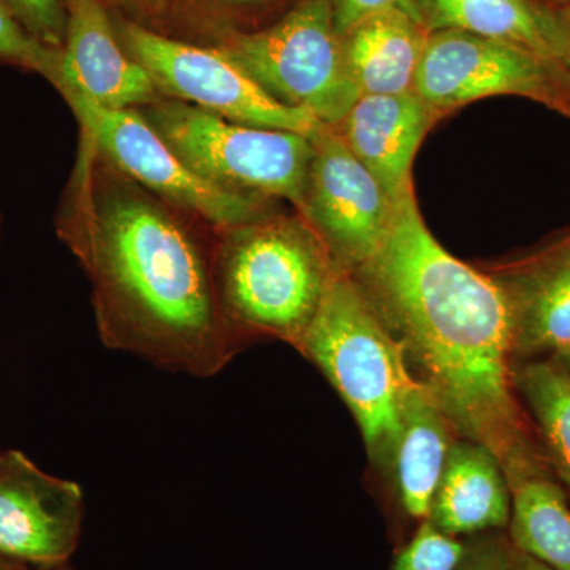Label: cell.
<instances>
[{
	"label": "cell",
	"mask_w": 570,
	"mask_h": 570,
	"mask_svg": "<svg viewBox=\"0 0 570 570\" xmlns=\"http://www.w3.org/2000/svg\"><path fill=\"white\" fill-rule=\"evenodd\" d=\"M487 273L508 302L513 362L553 358L570 347V235Z\"/></svg>",
	"instance_id": "4fadbf2b"
},
{
	"label": "cell",
	"mask_w": 570,
	"mask_h": 570,
	"mask_svg": "<svg viewBox=\"0 0 570 570\" xmlns=\"http://www.w3.org/2000/svg\"><path fill=\"white\" fill-rule=\"evenodd\" d=\"M466 547L468 539L444 534L426 520L396 551L392 570H459Z\"/></svg>",
	"instance_id": "7402d4cb"
},
{
	"label": "cell",
	"mask_w": 570,
	"mask_h": 570,
	"mask_svg": "<svg viewBox=\"0 0 570 570\" xmlns=\"http://www.w3.org/2000/svg\"><path fill=\"white\" fill-rule=\"evenodd\" d=\"M0 570H36L29 568V566L20 564V562L7 560V558L0 557Z\"/></svg>",
	"instance_id": "f1b7e54d"
},
{
	"label": "cell",
	"mask_w": 570,
	"mask_h": 570,
	"mask_svg": "<svg viewBox=\"0 0 570 570\" xmlns=\"http://www.w3.org/2000/svg\"><path fill=\"white\" fill-rule=\"evenodd\" d=\"M40 570H73V569H70L69 564H66V566H59V568L40 569Z\"/></svg>",
	"instance_id": "1f68e13d"
},
{
	"label": "cell",
	"mask_w": 570,
	"mask_h": 570,
	"mask_svg": "<svg viewBox=\"0 0 570 570\" xmlns=\"http://www.w3.org/2000/svg\"><path fill=\"white\" fill-rule=\"evenodd\" d=\"M126 51L148 71L165 99L189 104L228 121L313 137L321 121L269 97L219 48L168 39L132 21L116 26Z\"/></svg>",
	"instance_id": "ba28073f"
},
{
	"label": "cell",
	"mask_w": 570,
	"mask_h": 570,
	"mask_svg": "<svg viewBox=\"0 0 570 570\" xmlns=\"http://www.w3.org/2000/svg\"><path fill=\"white\" fill-rule=\"evenodd\" d=\"M32 37L47 47L62 50L66 41L67 0H0Z\"/></svg>",
	"instance_id": "603a6c76"
},
{
	"label": "cell",
	"mask_w": 570,
	"mask_h": 570,
	"mask_svg": "<svg viewBox=\"0 0 570 570\" xmlns=\"http://www.w3.org/2000/svg\"><path fill=\"white\" fill-rule=\"evenodd\" d=\"M441 118L414 91L360 96L335 130L395 204L414 194L412 165Z\"/></svg>",
	"instance_id": "5bb4252c"
},
{
	"label": "cell",
	"mask_w": 570,
	"mask_h": 570,
	"mask_svg": "<svg viewBox=\"0 0 570 570\" xmlns=\"http://www.w3.org/2000/svg\"><path fill=\"white\" fill-rule=\"evenodd\" d=\"M56 230L91 284L105 347L198 379L245 347L217 294L216 230L121 174L81 135Z\"/></svg>",
	"instance_id": "6da1fadb"
},
{
	"label": "cell",
	"mask_w": 570,
	"mask_h": 570,
	"mask_svg": "<svg viewBox=\"0 0 570 570\" xmlns=\"http://www.w3.org/2000/svg\"><path fill=\"white\" fill-rule=\"evenodd\" d=\"M190 170L228 193L298 208L313 160L311 137L228 121L160 97L138 108Z\"/></svg>",
	"instance_id": "5b68a950"
},
{
	"label": "cell",
	"mask_w": 570,
	"mask_h": 570,
	"mask_svg": "<svg viewBox=\"0 0 570 570\" xmlns=\"http://www.w3.org/2000/svg\"><path fill=\"white\" fill-rule=\"evenodd\" d=\"M330 3H332L333 21L340 37L354 28L356 22L382 11H404L423 24L417 0H330Z\"/></svg>",
	"instance_id": "d4e9b609"
},
{
	"label": "cell",
	"mask_w": 570,
	"mask_h": 570,
	"mask_svg": "<svg viewBox=\"0 0 570 570\" xmlns=\"http://www.w3.org/2000/svg\"><path fill=\"white\" fill-rule=\"evenodd\" d=\"M517 395L570 499V373L551 358L513 362Z\"/></svg>",
	"instance_id": "ffe728a7"
},
{
	"label": "cell",
	"mask_w": 570,
	"mask_h": 570,
	"mask_svg": "<svg viewBox=\"0 0 570 570\" xmlns=\"http://www.w3.org/2000/svg\"><path fill=\"white\" fill-rule=\"evenodd\" d=\"M509 570H553L549 566L543 564L530 554L523 553V551L517 550L513 547L512 562H510Z\"/></svg>",
	"instance_id": "83f0119b"
},
{
	"label": "cell",
	"mask_w": 570,
	"mask_h": 570,
	"mask_svg": "<svg viewBox=\"0 0 570 570\" xmlns=\"http://www.w3.org/2000/svg\"><path fill=\"white\" fill-rule=\"evenodd\" d=\"M554 362L560 363L562 367H566V370L570 373V347L566 348V351H562L561 354L554 355L553 358Z\"/></svg>",
	"instance_id": "4dcf8cb0"
},
{
	"label": "cell",
	"mask_w": 570,
	"mask_h": 570,
	"mask_svg": "<svg viewBox=\"0 0 570 570\" xmlns=\"http://www.w3.org/2000/svg\"><path fill=\"white\" fill-rule=\"evenodd\" d=\"M108 2L121 6L137 17L151 18L163 13L168 0H108Z\"/></svg>",
	"instance_id": "484cf974"
},
{
	"label": "cell",
	"mask_w": 570,
	"mask_h": 570,
	"mask_svg": "<svg viewBox=\"0 0 570 570\" xmlns=\"http://www.w3.org/2000/svg\"><path fill=\"white\" fill-rule=\"evenodd\" d=\"M85 497L20 450L0 453V557L29 568L69 564L80 543Z\"/></svg>",
	"instance_id": "8fae6325"
},
{
	"label": "cell",
	"mask_w": 570,
	"mask_h": 570,
	"mask_svg": "<svg viewBox=\"0 0 570 570\" xmlns=\"http://www.w3.org/2000/svg\"><path fill=\"white\" fill-rule=\"evenodd\" d=\"M0 61L33 71L58 89L61 82V50L47 47L22 28L0 2Z\"/></svg>",
	"instance_id": "44dd1931"
},
{
	"label": "cell",
	"mask_w": 570,
	"mask_h": 570,
	"mask_svg": "<svg viewBox=\"0 0 570 570\" xmlns=\"http://www.w3.org/2000/svg\"><path fill=\"white\" fill-rule=\"evenodd\" d=\"M67 10L58 86L63 99L78 96L108 110H127L163 97L122 47L102 0H67Z\"/></svg>",
	"instance_id": "7c38bea8"
},
{
	"label": "cell",
	"mask_w": 570,
	"mask_h": 570,
	"mask_svg": "<svg viewBox=\"0 0 570 570\" xmlns=\"http://www.w3.org/2000/svg\"><path fill=\"white\" fill-rule=\"evenodd\" d=\"M414 92L441 119L494 96L527 97L570 116V80L560 61L461 31L430 32Z\"/></svg>",
	"instance_id": "52a82bcc"
},
{
	"label": "cell",
	"mask_w": 570,
	"mask_h": 570,
	"mask_svg": "<svg viewBox=\"0 0 570 570\" xmlns=\"http://www.w3.org/2000/svg\"><path fill=\"white\" fill-rule=\"evenodd\" d=\"M459 438L436 401L422 385H415L404 406L400 434L385 472L393 480L397 509L412 532L430 519L450 450Z\"/></svg>",
	"instance_id": "2e32d148"
},
{
	"label": "cell",
	"mask_w": 570,
	"mask_h": 570,
	"mask_svg": "<svg viewBox=\"0 0 570 570\" xmlns=\"http://www.w3.org/2000/svg\"><path fill=\"white\" fill-rule=\"evenodd\" d=\"M219 50L277 102L328 126H336L360 97L330 0H302L269 28L225 37Z\"/></svg>",
	"instance_id": "8992f818"
},
{
	"label": "cell",
	"mask_w": 570,
	"mask_h": 570,
	"mask_svg": "<svg viewBox=\"0 0 570 570\" xmlns=\"http://www.w3.org/2000/svg\"><path fill=\"white\" fill-rule=\"evenodd\" d=\"M428 32L461 31L509 41L560 61L557 20L524 0H417Z\"/></svg>",
	"instance_id": "ac0fdd59"
},
{
	"label": "cell",
	"mask_w": 570,
	"mask_h": 570,
	"mask_svg": "<svg viewBox=\"0 0 570 570\" xmlns=\"http://www.w3.org/2000/svg\"><path fill=\"white\" fill-rule=\"evenodd\" d=\"M510 512L512 494L497 455L479 442L456 439L428 520L444 534L469 539L508 531Z\"/></svg>",
	"instance_id": "9a60e30c"
},
{
	"label": "cell",
	"mask_w": 570,
	"mask_h": 570,
	"mask_svg": "<svg viewBox=\"0 0 570 570\" xmlns=\"http://www.w3.org/2000/svg\"><path fill=\"white\" fill-rule=\"evenodd\" d=\"M351 277L460 438L489 448L505 478L549 463L513 387L505 296L434 238L415 194L397 204L384 245Z\"/></svg>",
	"instance_id": "7a4b0ae2"
},
{
	"label": "cell",
	"mask_w": 570,
	"mask_h": 570,
	"mask_svg": "<svg viewBox=\"0 0 570 570\" xmlns=\"http://www.w3.org/2000/svg\"><path fill=\"white\" fill-rule=\"evenodd\" d=\"M311 140L313 160L296 213L318 236L337 272L351 275L384 245L397 204L348 151L335 127L322 122Z\"/></svg>",
	"instance_id": "30bf717a"
},
{
	"label": "cell",
	"mask_w": 570,
	"mask_h": 570,
	"mask_svg": "<svg viewBox=\"0 0 570 570\" xmlns=\"http://www.w3.org/2000/svg\"><path fill=\"white\" fill-rule=\"evenodd\" d=\"M524 2H531V0H524Z\"/></svg>",
	"instance_id": "836d02e7"
},
{
	"label": "cell",
	"mask_w": 570,
	"mask_h": 570,
	"mask_svg": "<svg viewBox=\"0 0 570 570\" xmlns=\"http://www.w3.org/2000/svg\"><path fill=\"white\" fill-rule=\"evenodd\" d=\"M0 232H2V217H0Z\"/></svg>",
	"instance_id": "d6a6232c"
},
{
	"label": "cell",
	"mask_w": 570,
	"mask_h": 570,
	"mask_svg": "<svg viewBox=\"0 0 570 570\" xmlns=\"http://www.w3.org/2000/svg\"><path fill=\"white\" fill-rule=\"evenodd\" d=\"M354 415L367 456L387 472L412 389L403 351L354 279L340 273L298 348Z\"/></svg>",
	"instance_id": "277c9868"
},
{
	"label": "cell",
	"mask_w": 570,
	"mask_h": 570,
	"mask_svg": "<svg viewBox=\"0 0 570 570\" xmlns=\"http://www.w3.org/2000/svg\"><path fill=\"white\" fill-rule=\"evenodd\" d=\"M63 100L80 124L81 137L88 138L112 167L214 230L272 212V202L228 193L190 170L138 108L108 110L78 96Z\"/></svg>",
	"instance_id": "9c48e42d"
},
{
	"label": "cell",
	"mask_w": 570,
	"mask_h": 570,
	"mask_svg": "<svg viewBox=\"0 0 570 570\" xmlns=\"http://www.w3.org/2000/svg\"><path fill=\"white\" fill-rule=\"evenodd\" d=\"M554 20H557L558 29H560V62L562 67H564L566 73H568L570 80V6L561 10V13L554 17Z\"/></svg>",
	"instance_id": "4316f807"
},
{
	"label": "cell",
	"mask_w": 570,
	"mask_h": 570,
	"mask_svg": "<svg viewBox=\"0 0 570 570\" xmlns=\"http://www.w3.org/2000/svg\"><path fill=\"white\" fill-rule=\"evenodd\" d=\"M512 546L553 570H570V499L550 464L508 478Z\"/></svg>",
	"instance_id": "d6986e66"
},
{
	"label": "cell",
	"mask_w": 570,
	"mask_h": 570,
	"mask_svg": "<svg viewBox=\"0 0 570 570\" xmlns=\"http://www.w3.org/2000/svg\"><path fill=\"white\" fill-rule=\"evenodd\" d=\"M428 29L400 10L382 11L341 36L348 75L360 96L414 91Z\"/></svg>",
	"instance_id": "e0dca14e"
},
{
	"label": "cell",
	"mask_w": 570,
	"mask_h": 570,
	"mask_svg": "<svg viewBox=\"0 0 570 570\" xmlns=\"http://www.w3.org/2000/svg\"><path fill=\"white\" fill-rule=\"evenodd\" d=\"M217 294L246 343L273 337L298 348L337 272L309 224L268 212L216 232Z\"/></svg>",
	"instance_id": "3957f363"
},
{
	"label": "cell",
	"mask_w": 570,
	"mask_h": 570,
	"mask_svg": "<svg viewBox=\"0 0 570 570\" xmlns=\"http://www.w3.org/2000/svg\"><path fill=\"white\" fill-rule=\"evenodd\" d=\"M224 6L230 7H247V6H257V3L268 2V0H219Z\"/></svg>",
	"instance_id": "f546056e"
},
{
	"label": "cell",
	"mask_w": 570,
	"mask_h": 570,
	"mask_svg": "<svg viewBox=\"0 0 570 570\" xmlns=\"http://www.w3.org/2000/svg\"><path fill=\"white\" fill-rule=\"evenodd\" d=\"M512 554L508 531L485 532L468 539L459 570H509Z\"/></svg>",
	"instance_id": "cb8c5ba5"
}]
</instances>
